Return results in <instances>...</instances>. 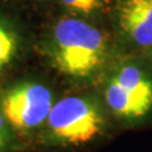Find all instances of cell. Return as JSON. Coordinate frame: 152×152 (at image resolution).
<instances>
[{"mask_svg":"<svg viewBox=\"0 0 152 152\" xmlns=\"http://www.w3.org/2000/svg\"><path fill=\"white\" fill-rule=\"evenodd\" d=\"M107 1L108 0H60V2L70 9L83 14H91L102 9Z\"/></svg>","mask_w":152,"mask_h":152,"instance_id":"obj_7","label":"cell"},{"mask_svg":"<svg viewBox=\"0 0 152 152\" xmlns=\"http://www.w3.org/2000/svg\"><path fill=\"white\" fill-rule=\"evenodd\" d=\"M116 20L122 34L133 45L152 49V0H120Z\"/></svg>","mask_w":152,"mask_h":152,"instance_id":"obj_5","label":"cell"},{"mask_svg":"<svg viewBox=\"0 0 152 152\" xmlns=\"http://www.w3.org/2000/svg\"><path fill=\"white\" fill-rule=\"evenodd\" d=\"M52 94L37 82H23L9 89L1 100V110L15 129L32 130L48 120Z\"/></svg>","mask_w":152,"mask_h":152,"instance_id":"obj_4","label":"cell"},{"mask_svg":"<svg viewBox=\"0 0 152 152\" xmlns=\"http://www.w3.org/2000/svg\"><path fill=\"white\" fill-rule=\"evenodd\" d=\"M16 35L0 23V72L10 63L17 52Z\"/></svg>","mask_w":152,"mask_h":152,"instance_id":"obj_6","label":"cell"},{"mask_svg":"<svg viewBox=\"0 0 152 152\" xmlns=\"http://www.w3.org/2000/svg\"><path fill=\"white\" fill-rule=\"evenodd\" d=\"M105 100L116 116L140 120L152 112V75L136 63H124L105 88Z\"/></svg>","mask_w":152,"mask_h":152,"instance_id":"obj_2","label":"cell"},{"mask_svg":"<svg viewBox=\"0 0 152 152\" xmlns=\"http://www.w3.org/2000/svg\"><path fill=\"white\" fill-rule=\"evenodd\" d=\"M7 118L0 109V152H4L9 141V131L7 125Z\"/></svg>","mask_w":152,"mask_h":152,"instance_id":"obj_8","label":"cell"},{"mask_svg":"<svg viewBox=\"0 0 152 152\" xmlns=\"http://www.w3.org/2000/svg\"><path fill=\"white\" fill-rule=\"evenodd\" d=\"M109 43L103 31L75 17L55 25L51 42V59L63 75L86 79L96 75L107 60Z\"/></svg>","mask_w":152,"mask_h":152,"instance_id":"obj_1","label":"cell"},{"mask_svg":"<svg viewBox=\"0 0 152 152\" xmlns=\"http://www.w3.org/2000/svg\"><path fill=\"white\" fill-rule=\"evenodd\" d=\"M48 124L56 139L66 144L79 145L92 141L102 133L105 118L91 100L70 96L52 106Z\"/></svg>","mask_w":152,"mask_h":152,"instance_id":"obj_3","label":"cell"}]
</instances>
